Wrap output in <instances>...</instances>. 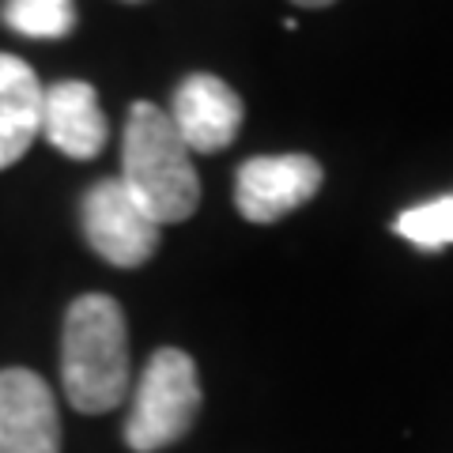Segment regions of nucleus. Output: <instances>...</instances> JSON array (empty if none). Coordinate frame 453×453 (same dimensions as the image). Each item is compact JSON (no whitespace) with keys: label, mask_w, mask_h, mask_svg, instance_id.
Returning a JSON list of instances; mask_svg holds the SVG:
<instances>
[{"label":"nucleus","mask_w":453,"mask_h":453,"mask_svg":"<svg viewBox=\"0 0 453 453\" xmlns=\"http://www.w3.org/2000/svg\"><path fill=\"white\" fill-rule=\"evenodd\" d=\"M166 113L189 155H216L231 148L246 121L242 95L211 73H193L181 80L174 88V106Z\"/></svg>","instance_id":"6"},{"label":"nucleus","mask_w":453,"mask_h":453,"mask_svg":"<svg viewBox=\"0 0 453 453\" xmlns=\"http://www.w3.org/2000/svg\"><path fill=\"white\" fill-rule=\"evenodd\" d=\"M291 4H299V8H329V4H336V0H291Z\"/></svg>","instance_id":"12"},{"label":"nucleus","mask_w":453,"mask_h":453,"mask_svg":"<svg viewBox=\"0 0 453 453\" xmlns=\"http://www.w3.org/2000/svg\"><path fill=\"white\" fill-rule=\"evenodd\" d=\"M325 170L314 155H253L234 174V208L250 223H276L314 201Z\"/></svg>","instance_id":"5"},{"label":"nucleus","mask_w":453,"mask_h":453,"mask_svg":"<svg viewBox=\"0 0 453 453\" xmlns=\"http://www.w3.org/2000/svg\"><path fill=\"white\" fill-rule=\"evenodd\" d=\"M201 374H196L189 351H151L133 393V412L125 419V446L133 453H159L181 442L201 416Z\"/></svg>","instance_id":"3"},{"label":"nucleus","mask_w":453,"mask_h":453,"mask_svg":"<svg viewBox=\"0 0 453 453\" xmlns=\"http://www.w3.org/2000/svg\"><path fill=\"white\" fill-rule=\"evenodd\" d=\"M80 226L88 246L106 265L140 268L159 250V223L133 201L121 178H98L80 201Z\"/></svg>","instance_id":"4"},{"label":"nucleus","mask_w":453,"mask_h":453,"mask_svg":"<svg viewBox=\"0 0 453 453\" xmlns=\"http://www.w3.org/2000/svg\"><path fill=\"white\" fill-rule=\"evenodd\" d=\"M38 73L16 53H0V170L16 166L42 136Z\"/></svg>","instance_id":"9"},{"label":"nucleus","mask_w":453,"mask_h":453,"mask_svg":"<svg viewBox=\"0 0 453 453\" xmlns=\"http://www.w3.org/2000/svg\"><path fill=\"white\" fill-rule=\"evenodd\" d=\"M393 231L401 238H408L412 246H419V250L453 246V193L401 211V216L393 219Z\"/></svg>","instance_id":"11"},{"label":"nucleus","mask_w":453,"mask_h":453,"mask_svg":"<svg viewBox=\"0 0 453 453\" xmlns=\"http://www.w3.org/2000/svg\"><path fill=\"white\" fill-rule=\"evenodd\" d=\"M0 16L23 38L57 42L76 27V0H4Z\"/></svg>","instance_id":"10"},{"label":"nucleus","mask_w":453,"mask_h":453,"mask_svg":"<svg viewBox=\"0 0 453 453\" xmlns=\"http://www.w3.org/2000/svg\"><path fill=\"white\" fill-rule=\"evenodd\" d=\"M125 4H140V0H125Z\"/></svg>","instance_id":"13"},{"label":"nucleus","mask_w":453,"mask_h":453,"mask_svg":"<svg viewBox=\"0 0 453 453\" xmlns=\"http://www.w3.org/2000/svg\"><path fill=\"white\" fill-rule=\"evenodd\" d=\"M0 453H61L57 396L27 366L0 371Z\"/></svg>","instance_id":"7"},{"label":"nucleus","mask_w":453,"mask_h":453,"mask_svg":"<svg viewBox=\"0 0 453 453\" xmlns=\"http://www.w3.org/2000/svg\"><path fill=\"white\" fill-rule=\"evenodd\" d=\"M121 186L159 226L189 219L201 208V178L163 106H129L121 140Z\"/></svg>","instance_id":"2"},{"label":"nucleus","mask_w":453,"mask_h":453,"mask_svg":"<svg viewBox=\"0 0 453 453\" xmlns=\"http://www.w3.org/2000/svg\"><path fill=\"white\" fill-rule=\"evenodd\" d=\"M61 381L68 404L83 416H103L129 393V325L110 295L73 299L61 329Z\"/></svg>","instance_id":"1"},{"label":"nucleus","mask_w":453,"mask_h":453,"mask_svg":"<svg viewBox=\"0 0 453 453\" xmlns=\"http://www.w3.org/2000/svg\"><path fill=\"white\" fill-rule=\"evenodd\" d=\"M42 136L68 159H95L110 140V121L88 80H57L42 95Z\"/></svg>","instance_id":"8"}]
</instances>
